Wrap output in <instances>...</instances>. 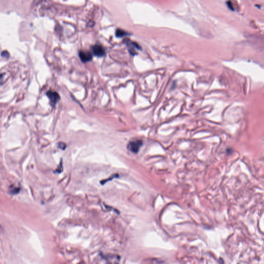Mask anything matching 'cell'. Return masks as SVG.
I'll return each instance as SVG.
<instances>
[{
  "mask_svg": "<svg viewBox=\"0 0 264 264\" xmlns=\"http://www.w3.org/2000/svg\"><path fill=\"white\" fill-rule=\"evenodd\" d=\"M94 54L97 57H102L105 54V51L104 48L100 45H95L93 47Z\"/></svg>",
  "mask_w": 264,
  "mask_h": 264,
  "instance_id": "3957f363",
  "label": "cell"
},
{
  "mask_svg": "<svg viewBox=\"0 0 264 264\" xmlns=\"http://www.w3.org/2000/svg\"><path fill=\"white\" fill-rule=\"evenodd\" d=\"M79 56L81 60L84 63L89 62L92 60V58H93V56L91 53L88 52L84 51H81L79 52Z\"/></svg>",
  "mask_w": 264,
  "mask_h": 264,
  "instance_id": "277c9868",
  "label": "cell"
},
{
  "mask_svg": "<svg viewBox=\"0 0 264 264\" xmlns=\"http://www.w3.org/2000/svg\"><path fill=\"white\" fill-rule=\"evenodd\" d=\"M116 35L118 37H122L128 35V34L127 33L122 29H117L116 31Z\"/></svg>",
  "mask_w": 264,
  "mask_h": 264,
  "instance_id": "5b68a950",
  "label": "cell"
},
{
  "mask_svg": "<svg viewBox=\"0 0 264 264\" xmlns=\"http://www.w3.org/2000/svg\"><path fill=\"white\" fill-rule=\"evenodd\" d=\"M58 147L59 148L61 149L62 150H65L66 148V144H65V143L60 142V143L59 144Z\"/></svg>",
  "mask_w": 264,
  "mask_h": 264,
  "instance_id": "52a82bcc",
  "label": "cell"
},
{
  "mask_svg": "<svg viewBox=\"0 0 264 264\" xmlns=\"http://www.w3.org/2000/svg\"><path fill=\"white\" fill-rule=\"evenodd\" d=\"M2 76H3V75H2V74H0V79H1L2 77Z\"/></svg>",
  "mask_w": 264,
  "mask_h": 264,
  "instance_id": "ba28073f",
  "label": "cell"
},
{
  "mask_svg": "<svg viewBox=\"0 0 264 264\" xmlns=\"http://www.w3.org/2000/svg\"><path fill=\"white\" fill-rule=\"evenodd\" d=\"M47 95L52 105L54 106L60 100V97L58 94L55 91H48L47 93Z\"/></svg>",
  "mask_w": 264,
  "mask_h": 264,
  "instance_id": "7a4b0ae2",
  "label": "cell"
},
{
  "mask_svg": "<svg viewBox=\"0 0 264 264\" xmlns=\"http://www.w3.org/2000/svg\"><path fill=\"white\" fill-rule=\"evenodd\" d=\"M142 144L143 143L141 140H136L131 141L128 145V149L134 153H137L142 146Z\"/></svg>",
  "mask_w": 264,
  "mask_h": 264,
  "instance_id": "6da1fadb",
  "label": "cell"
},
{
  "mask_svg": "<svg viewBox=\"0 0 264 264\" xmlns=\"http://www.w3.org/2000/svg\"><path fill=\"white\" fill-rule=\"evenodd\" d=\"M2 57H4V58H9L10 55L8 52L7 51H4L1 53Z\"/></svg>",
  "mask_w": 264,
  "mask_h": 264,
  "instance_id": "8992f818",
  "label": "cell"
}]
</instances>
